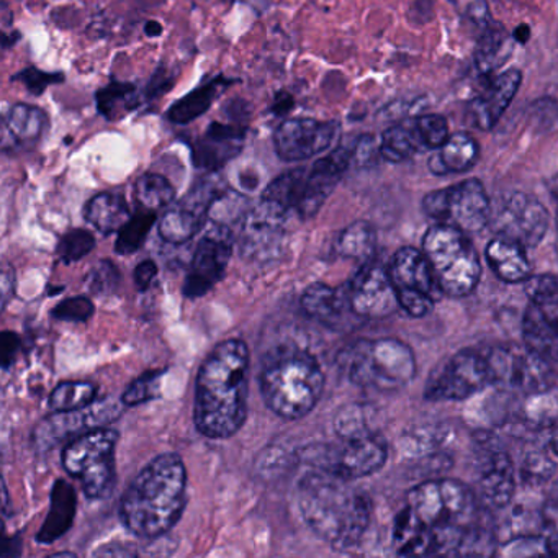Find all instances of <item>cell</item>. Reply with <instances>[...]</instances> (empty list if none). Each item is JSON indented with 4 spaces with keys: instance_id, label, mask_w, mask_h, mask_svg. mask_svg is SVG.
Here are the masks:
<instances>
[{
    "instance_id": "cell-37",
    "label": "cell",
    "mask_w": 558,
    "mask_h": 558,
    "mask_svg": "<svg viewBox=\"0 0 558 558\" xmlns=\"http://www.w3.org/2000/svg\"><path fill=\"white\" fill-rule=\"evenodd\" d=\"M377 233L368 221H354L339 233L336 251L349 259H367L374 254Z\"/></svg>"
},
{
    "instance_id": "cell-31",
    "label": "cell",
    "mask_w": 558,
    "mask_h": 558,
    "mask_svg": "<svg viewBox=\"0 0 558 558\" xmlns=\"http://www.w3.org/2000/svg\"><path fill=\"white\" fill-rule=\"evenodd\" d=\"M300 305L308 318L322 325L335 326L349 302L348 295H342L339 290L326 283H313L303 292Z\"/></svg>"
},
{
    "instance_id": "cell-18",
    "label": "cell",
    "mask_w": 558,
    "mask_h": 558,
    "mask_svg": "<svg viewBox=\"0 0 558 558\" xmlns=\"http://www.w3.org/2000/svg\"><path fill=\"white\" fill-rule=\"evenodd\" d=\"M341 125L336 120H286L274 133V148L286 162H300L328 151L338 140Z\"/></svg>"
},
{
    "instance_id": "cell-53",
    "label": "cell",
    "mask_w": 558,
    "mask_h": 558,
    "mask_svg": "<svg viewBox=\"0 0 558 558\" xmlns=\"http://www.w3.org/2000/svg\"><path fill=\"white\" fill-rule=\"evenodd\" d=\"M21 338L15 332L5 331L2 332V341H0V348H2V367L8 371L14 362L15 355L21 351Z\"/></svg>"
},
{
    "instance_id": "cell-30",
    "label": "cell",
    "mask_w": 558,
    "mask_h": 558,
    "mask_svg": "<svg viewBox=\"0 0 558 558\" xmlns=\"http://www.w3.org/2000/svg\"><path fill=\"white\" fill-rule=\"evenodd\" d=\"M233 83V80H225L223 76H220L210 81V83L204 84V86L182 97L178 102L172 104L171 109L166 113V119L174 125H187V123L201 119L211 109L221 90Z\"/></svg>"
},
{
    "instance_id": "cell-61",
    "label": "cell",
    "mask_w": 558,
    "mask_h": 558,
    "mask_svg": "<svg viewBox=\"0 0 558 558\" xmlns=\"http://www.w3.org/2000/svg\"><path fill=\"white\" fill-rule=\"evenodd\" d=\"M558 316V315H557Z\"/></svg>"
},
{
    "instance_id": "cell-14",
    "label": "cell",
    "mask_w": 558,
    "mask_h": 558,
    "mask_svg": "<svg viewBox=\"0 0 558 558\" xmlns=\"http://www.w3.org/2000/svg\"><path fill=\"white\" fill-rule=\"evenodd\" d=\"M489 223L498 236L509 238L529 250L538 246L544 240L550 225V215L532 195L509 192L501 197L495 211L492 208Z\"/></svg>"
},
{
    "instance_id": "cell-33",
    "label": "cell",
    "mask_w": 558,
    "mask_h": 558,
    "mask_svg": "<svg viewBox=\"0 0 558 558\" xmlns=\"http://www.w3.org/2000/svg\"><path fill=\"white\" fill-rule=\"evenodd\" d=\"M478 27L482 28V35L476 44L475 63L482 73L488 74L505 63V54L511 51V38L505 27L492 19Z\"/></svg>"
},
{
    "instance_id": "cell-34",
    "label": "cell",
    "mask_w": 558,
    "mask_h": 558,
    "mask_svg": "<svg viewBox=\"0 0 558 558\" xmlns=\"http://www.w3.org/2000/svg\"><path fill=\"white\" fill-rule=\"evenodd\" d=\"M97 110L109 122L125 119L132 110L138 109L140 96L132 83L113 81L96 94Z\"/></svg>"
},
{
    "instance_id": "cell-57",
    "label": "cell",
    "mask_w": 558,
    "mask_h": 558,
    "mask_svg": "<svg viewBox=\"0 0 558 558\" xmlns=\"http://www.w3.org/2000/svg\"><path fill=\"white\" fill-rule=\"evenodd\" d=\"M96 555H136L132 548H126V545H119V548L112 550V548H100L96 551Z\"/></svg>"
},
{
    "instance_id": "cell-35",
    "label": "cell",
    "mask_w": 558,
    "mask_h": 558,
    "mask_svg": "<svg viewBox=\"0 0 558 558\" xmlns=\"http://www.w3.org/2000/svg\"><path fill=\"white\" fill-rule=\"evenodd\" d=\"M306 174H308L306 168L283 172L267 185L266 191L263 192L264 201L274 202L287 211L299 210L305 194Z\"/></svg>"
},
{
    "instance_id": "cell-25",
    "label": "cell",
    "mask_w": 558,
    "mask_h": 558,
    "mask_svg": "<svg viewBox=\"0 0 558 558\" xmlns=\"http://www.w3.org/2000/svg\"><path fill=\"white\" fill-rule=\"evenodd\" d=\"M480 146L469 133H453L430 155L427 168L434 175L462 174L478 162Z\"/></svg>"
},
{
    "instance_id": "cell-27",
    "label": "cell",
    "mask_w": 558,
    "mask_h": 558,
    "mask_svg": "<svg viewBox=\"0 0 558 558\" xmlns=\"http://www.w3.org/2000/svg\"><path fill=\"white\" fill-rule=\"evenodd\" d=\"M522 339L529 351L558 361V316L531 303L522 318Z\"/></svg>"
},
{
    "instance_id": "cell-23",
    "label": "cell",
    "mask_w": 558,
    "mask_h": 558,
    "mask_svg": "<svg viewBox=\"0 0 558 558\" xmlns=\"http://www.w3.org/2000/svg\"><path fill=\"white\" fill-rule=\"evenodd\" d=\"M521 83V71H505L488 84L482 96L473 100L472 113L478 129L489 132L498 125L499 120L514 100Z\"/></svg>"
},
{
    "instance_id": "cell-39",
    "label": "cell",
    "mask_w": 558,
    "mask_h": 558,
    "mask_svg": "<svg viewBox=\"0 0 558 558\" xmlns=\"http://www.w3.org/2000/svg\"><path fill=\"white\" fill-rule=\"evenodd\" d=\"M96 397L97 387L90 381H63L51 391L48 404L53 413H60L89 407L96 401Z\"/></svg>"
},
{
    "instance_id": "cell-46",
    "label": "cell",
    "mask_w": 558,
    "mask_h": 558,
    "mask_svg": "<svg viewBox=\"0 0 558 558\" xmlns=\"http://www.w3.org/2000/svg\"><path fill=\"white\" fill-rule=\"evenodd\" d=\"M417 135L423 142L424 148L439 149L449 138V123L442 116L427 113L414 120Z\"/></svg>"
},
{
    "instance_id": "cell-59",
    "label": "cell",
    "mask_w": 558,
    "mask_h": 558,
    "mask_svg": "<svg viewBox=\"0 0 558 558\" xmlns=\"http://www.w3.org/2000/svg\"><path fill=\"white\" fill-rule=\"evenodd\" d=\"M551 194L555 195L558 202V175L554 179V184H551ZM557 228H558V205H557Z\"/></svg>"
},
{
    "instance_id": "cell-32",
    "label": "cell",
    "mask_w": 558,
    "mask_h": 558,
    "mask_svg": "<svg viewBox=\"0 0 558 558\" xmlns=\"http://www.w3.org/2000/svg\"><path fill=\"white\" fill-rule=\"evenodd\" d=\"M207 215L179 202L159 220V236L169 244H185L207 225Z\"/></svg>"
},
{
    "instance_id": "cell-52",
    "label": "cell",
    "mask_w": 558,
    "mask_h": 558,
    "mask_svg": "<svg viewBox=\"0 0 558 558\" xmlns=\"http://www.w3.org/2000/svg\"><path fill=\"white\" fill-rule=\"evenodd\" d=\"M538 450L554 463L555 466L558 465V426L557 427H547L544 429V436L538 440L537 446Z\"/></svg>"
},
{
    "instance_id": "cell-29",
    "label": "cell",
    "mask_w": 558,
    "mask_h": 558,
    "mask_svg": "<svg viewBox=\"0 0 558 558\" xmlns=\"http://www.w3.org/2000/svg\"><path fill=\"white\" fill-rule=\"evenodd\" d=\"M84 217L100 233L112 234L129 223L132 211L123 195L102 192L87 202Z\"/></svg>"
},
{
    "instance_id": "cell-7",
    "label": "cell",
    "mask_w": 558,
    "mask_h": 558,
    "mask_svg": "<svg viewBox=\"0 0 558 558\" xmlns=\"http://www.w3.org/2000/svg\"><path fill=\"white\" fill-rule=\"evenodd\" d=\"M423 251L440 292L460 299L476 289L482 264L466 233L449 225H434L424 234Z\"/></svg>"
},
{
    "instance_id": "cell-9",
    "label": "cell",
    "mask_w": 558,
    "mask_h": 558,
    "mask_svg": "<svg viewBox=\"0 0 558 558\" xmlns=\"http://www.w3.org/2000/svg\"><path fill=\"white\" fill-rule=\"evenodd\" d=\"M427 217L463 233L482 231L492 218V201L478 179H466L450 187L429 192L423 198Z\"/></svg>"
},
{
    "instance_id": "cell-5",
    "label": "cell",
    "mask_w": 558,
    "mask_h": 558,
    "mask_svg": "<svg viewBox=\"0 0 558 558\" xmlns=\"http://www.w3.org/2000/svg\"><path fill=\"white\" fill-rule=\"evenodd\" d=\"M259 387L274 414L283 420H300L318 404L325 390V374L312 352L283 344L264 357Z\"/></svg>"
},
{
    "instance_id": "cell-13",
    "label": "cell",
    "mask_w": 558,
    "mask_h": 558,
    "mask_svg": "<svg viewBox=\"0 0 558 558\" xmlns=\"http://www.w3.org/2000/svg\"><path fill=\"white\" fill-rule=\"evenodd\" d=\"M493 384L524 395L545 393L557 385L555 362L534 352L501 349L489 355Z\"/></svg>"
},
{
    "instance_id": "cell-11",
    "label": "cell",
    "mask_w": 558,
    "mask_h": 558,
    "mask_svg": "<svg viewBox=\"0 0 558 558\" xmlns=\"http://www.w3.org/2000/svg\"><path fill=\"white\" fill-rule=\"evenodd\" d=\"M492 384L489 359L473 349H463L433 372L424 398L427 401L469 400Z\"/></svg>"
},
{
    "instance_id": "cell-60",
    "label": "cell",
    "mask_w": 558,
    "mask_h": 558,
    "mask_svg": "<svg viewBox=\"0 0 558 558\" xmlns=\"http://www.w3.org/2000/svg\"><path fill=\"white\" fill-rule=\"evenodd\" d=\"M246 107H247V104H244V106H243V107H238V112H240V110L246 109ZM231 119H233V120H234V122H236V120H238V113H234V116H233V117H231Z\"/></svg>"
},
{
    "instance_id": "cell-48",
    "label": "cell",
    "mask_w": 558,
    "mask_h": 558,
    "mask_svg": "<svg viewBox=\"0 0 558 558\" xmlns=\"http://www.w3.org/2000/svg\"><path fill=\"white\" fill-rule=\"evenodd\" d=\"M120 282V272L110 260H100L87 277V289L97 295H107L116 290Z\"/></svg>"
},
{
    "instance_id": "cell-2",
    "label": "cell",
    "mask_w": 558,
    "mask_h": 558,
    "mask_svg": "<svg viewBox=\"0 0 558 558\" xmlns=\"http://www.w3.org/2000/svg\"><path fill=\"white\" fill-rule=\"evenodd\" d=\"M187 502V470L178 453L153 459L130 483L120 501V518L129 531L143 538L168 534Z\"/></svg>"
},
{
    "instance_id": "cell-15",
    "label": "cell",
    "mask_w": 558,
    "mask_h": 558,
    "mask_svg": "<svg viewBox=\"0 0 558 558\" xmlns=\"http://www.w3.org/2000/svg\"><path fill=\"white\" fill-rule=\"evenodd\" d=\"M122 404L113 400L94 401L80 410L51 414L35 429L32 437L35 449L48 452L64 440L71 442L90 430L109 426L122 413Z\"/></svg>"
},
{
    "instance_id": "cell-16",
    "label": "cell",
    "mask_w": 558,
    "mask_h": 558,
    "mask_svg": "<svg viewBox=\"0 0 558 558\" xmlns=\"http://www.w3.org/2000/svg\"><path fill=\"white\" fill-rule=\"evenodd\" d=\"M233 244L231 228L210 221V227L198 241L191 270L185 277L182 292L187 299H201L223 279L233 254Z\"/></svg>"
},
{
    "instance_id": "cell-47",
    "label": "cell",
    "mask_w": 558,
    "mask_h": 558,
    "mask_svg": "<svg viewBox=\"0 0 558 558\" xmlns=\"http://www.w3.org/2000/svg\"><path fill=\"white\" fill-rule=\"evenodd\" d=\"M64 81V74L61 73H45V71L37 70L31 66L22 70L21 73L12 76V83L24 84L25 89L34 96H41L48 87L53 84H61Z\"/></svg>"
},
{
    "instance_id": "cell-22",
    "label": "cell",
    "mask_w": 558,
    "mask_h": 558,
    "mask_svg": "<svg viewBox=\"0 0 558 558\" xmlns=\"http://www.w3.org/2000/svg\"><path fill=\"white\" fill-rule=\"evenodd\" d=\"M514 462L508 452L488 449L478 463V495L489 508L508 506L515 493Z\"/></svg>"
},
{
    "instance_id": "cell-12",
    "label": "cell",
    "mask_w": 558,
    "mask_h": 558,
    "mask_svg": "<svg viewBox=\"0 0 558 558\" xmlns=\"http://www.w3.org/2000/svg\"><path fill=\"white\" fill-rule=\"evenodd\" d=\"M388 272L397 289L400 306L408 315L421 318L433 310L434 290H439V286L424 251L401 247L395 253Z\"/></svg>"
},
{
    "instance_id": "cell-44",
    "label": "cell",
    "mask_w": 558,
    "mask_h": 558,
    "mask_svg": "<svg viewBox=\"0 0 558 558\" xmlns=\"http://www.w3.org/2000/svg\"><path fill=\"white\" fill-rule=\"evenodd\" d=\"M502 557H535V555H551L550 541L544 535H518L501 545L498 550Z\"/></svg>"
},
{
    "instance_id": "cell-1",
    "label": "cell",
    "mask_w": 558,
    "mask_h": 558,
    "mask_svg": "<svg viewBox=\"0 0 558 558\" xmlns=\"http://www.w3.org/2000/svg\"><path fill=\"white\" fill-rule=\"evenodd\" d=\"M250 349L241 339L218 344L195 380L194 423L210 439H228L246 423Z\"/></svg>"
},
{
    "instance_id": "cell-24",
    "label": "cell",
    "mask_w": 558,
    "mask_h": 558,
    "mask_svg": "<svg viewBox=\"0 0 558 558\" xmlns=\"http://www.w3.org/2000/svg\"><path fill=\"white\" fill-rule=\"evenodd\" d=\"M486 260L493 272L506 283H524L532 276L525 247L496 234L486 246Z\"/></svg>"
},
{
    "instance_id": "cell-8",
    "label": "cell",
    "mask_w": 558,
    "mask_h": 558,
    "mask_svg": "<svg viewBox=\"0 0 558 558\" xmlns=\"http://www.w3.org/2000/svg\"><path fill=\"white\" fill-rule=\"evenodd\" d=\"M119 433L112 427H99L64 447L61 462L64 470L80 480L87 498H106L116 486V447Z\"/></svg>"
},
{
    "instance_id": "cell-38",
    "label": "cell",
    "mask_w": 558,
    "mask_h": 558,
    "mask_svg": "<svg viewBox=\"0 0 558 558\" xmlns=\"http://www.w3.org/2000/svg\"><path fill=\"white\" fill-rule=\"evenodd\" d=\"M135 198L138 208L159 211L174 202L175 189L165 175L148 172L135 182Z\"/></svg>"
},
{
    "instance_id": "cell-3",
    "label": "cell",
    "mask_w": 558,
    "mask_h": 558,
    "mask_svg": "<svg viewBox=\"0 0 558 558\" xmlns=\"http://www.w3.org/2000/svg\"><path fill=\"white\" fill-rule=\"evenodd\" d=\"M300 511L308 527L332 548L348 550L364 537L371 524V499L349 488L345 480L326 472L303 476L299 486Z\"/></svg>"
},
{
    "instance_id": "cell-36",
    "label": "cell",
    "mask_w": 558,
    "mask_h": 558,
    "mask_svg": "<svg viewBox=\"0 0 558 558\" xmlns=\"http://www.w3.org/2000/svg\"><path fill=\"white\" fill-rule=\"evenodd\" d=\"M421 149H424V145L417 135L414 122L391 126L381 135L380 153L385 161L398 165L407 161Z\"/></svg>"
},
{
    "instance_id": "cell-6",
    "label": "cell",
    "mask_w": 558,
    "mask_h": 558,
    "mask_svg": "<svg viewBox=\"0 0 558 558\" xmlns=\"http://www.w3.org/2000/svg\"><path fill=\"white\" fill-rule=\"evenodd\" d=\"M339 364L352 384L374 390L403 388L416 375L413 349L400 339H362L349 345Z\"/></svg>"
},
{
    "instance_id": "cell-43",
    "label": "cell",
    "mask_w": 558,
    "mask_h": 558,
    "mask_svg": "<svg viewBox=\"0 0 558 558\" xmlns=\"http://www.w3.org/2000/svg\"><path fill=\"white\" fill-rule=\"evenodd\" d=\"M335 429L338 437L349 439V437L362 436V434L374 433L368 426L365 408L361 404H349L339 411L335 420Z\"/></svg>"
},
{
    "instance_id": "cell-50",
    "label": "cell",
    "mask_w": 558,
    "mask_h": 558,
    "mask_svg": "<svg viewBox=\"0 0 558 558\" xmlns=\"http://www.w3.org/2000/svg\"><path fill=\"white\" fill-rule=\"evenodd\" d=\"M381 158L380 143L372 135H364L357 140L352 148V162L359 168H372Z\"/></svg>"
},
{
    "instance_id": "cell-45",
    "label": "cell",
    "mask_w": 558,
    "mask_h": 558,
    "mask_svg": "<svg viewBox=\"0 0 558 558\" xmlns=\"http://www.w3.org/2000/svg\"><path fill=\"white\" fill-rule=\"evenodd\" d=\"M94 246H96L94 234L83 228H77L61 238L60 244H58V254L64 263H76L87 256Z\"/></svg>"
},
{
    "instance_id": "cell-19",
    "label": "cell",
    "mask_w": 558,
    "mask_h": 558,
    "mask_svg": "<svg viewBox=\"0 0 558 558\" xmlns=\"http://www.w3.org/2000/svg\"><path fill=\"white\" fill-rule=\"evenodd\" d=\"M345 295L349 308L359 318H387L401 308L390 272L377 264L362 267L349 283Z\"/></svg>"
},
{
    "instance_id": "cell-26",
    "label": "cell",
    "mask_w": 558,
    "mask_h": 558,
    "mask_svg": "<svg viewBox=\"0 0 558 558\" xmlns=\"http://www.w3.org/2000/svg\"><path fill=\"white\" fill-rule=\"evenodd\" d=\"M77 511L76 489L66 480H57L51 489L50 511L47 519L37 534V542L40 544H53L58 538L63 537L71 525Z\"/></svg>"
},
{
    "instance_id": "cell-49",
    "label": "cell",
    "mask_w": 558,
    "mask_h": 558,
    "mask_svg": "<svg viewBox=\"0 0 558 558\" xmlns=\"http://www.w3.org/2000/svg\"><path fill=\"white\" fill-rule=\"evenodd\" d=\"M93 315L94 305L87 296H73V299L63 300L53 310L54 318L68 323H84Z\"/></svg>"
},
{
    "instance_id": "cell-41",
    "label": "cell",
    "mask_w": 558,
    "mask_h": 558,
    "mask_svg": "<svg viewBox=\"0 0 558 558\" xmlns=\"http://www.w3.org/2000/svg\"><path fill=\"white\" fill-rule=\"evenodd\" d=\"M525 293L532 305L558 315V277L550 274L531 276L525 280Z\"/></svg>"
},
{
    "instance_id": "cell-54",
    "label": "cell",
    "mask_w": 558,
    "mask_h": 558,
    "mask_svg": "<svg viewBox=\"0 0 558 558\" xmlns=\"http://www.w3.org/2000/svg\"><path fill=\"white\" fill-rule=\"evenodd\" d=\"M158 276V266L153 260L138 264L135 269V283L140 290H146Z\"/></svg>"
},
{
    "instance_id": "cell-21",
    "label": "cell",
    "mask_w": 558,
    "mask_h": 558,
    "mask_svg": "<svg viewBox=\"0 0 558 558\" xmlns=\"http://www.w3.org/2000/svg\"><path fill=\"white\" fill-rule=\"evenodd\" d=\"M247 129L240 123L211 122L192 148L194 166L202 171L218 172L244 148Z\"/></svg>"
},
{
    "instance_id": "cell-58",
    "label": "cell",
    "mask_w": 558,
    "mask_h": 558,
    "mask_svg": "<svg viewBox=\"0 0 558 558\" xmlns=\"http://www.w3.org/2000/svg\"><path fill=\"white\" fill-rule=\"evenodd\" d=\"M145 34L148 35L149 38L159 37L162 34V25L156 21H149L148 24L145 25Z\"/></svg>"
},
{
    "instance_id": "cell-17",
    "label": "cell",
    "mask_w": 558,
    "mask_h": 558,
    "mask_svg": "<svg viewBox=\"0 0 558 558\" xmlns=\"http://www.w3.org/2000/svg\"><path fill=\"white\" fill-rule=\"evenodd\" d=\"M287 215L280 205L260 198V204L251 208L241 227V254L254 263H269L282 251L286 240Z\"/></svg>"
},
{
    "instance_id": "cell-40",
    "label": "cell",
    "mask_w": 558,
    "mask_h": 558,
    "mask_svg": "<svg viewBox=\"0 0 558 558\" xmlns=\"http://www.w3.org/2000/svg\"><path fill=\"white\" fill-rule=\"evenodd\" d=\"M156 220H158L156 211L138 208V211L130 218L129 223L119 231V240L116 244L117 253L122 254V256L136 253L145 243L149 231L155 227Z\"/></svg>"
},
{
    "instance_id": "cell-4",
    "label": "cell",
    "mask_w": 558,
    "mask_h": 558,
    "mask_svg": "<svg viewBox=\"0 0 558 558\" xmlns=\"http://www.w3.org/2000/svg\"><path fill=\"white\" fill-rule=\"evenodd\" d=\"M408 518L433 532L436 555L459 554L478 514L475 493L457 480H427L408 493Z\"/></svg>"
},
{
    "instance_id": "cell-42",
    "label": "cell",
    "mask_w": 558,
    "mask_h": 558,
    "mask_svg": "<svg viewBox=\"0 0 558 558\" xmlns=\"http://www.w3.org/2000/svg\"><path fill=\"white\" fill-rule=\"evenodd\" d=\"M162 377H165V372L159 371L146 372V374L140 375L122 395V403L125 407H138V404L155 400L161 391Z\"/></svg>"
},
{
    "instance_id": "cell-55",
    "label": "cell",
    "mask_w": 558,
    "mask_h": 558,
    "mask_svg": "<svg viewBox=\"0 0 558 558\" xmlns=\"http://www.w3.org/2000/svg\"><path fill=\"white\" fill-rule=\"evenodd\" d=\"M293 109V97L290 94H279L276 102H274L272 110L276 116H287Z\"/></svg>"
},
{
    "instance_id": "cell-56",
    "label": "cell",
    "mask_w": 558,
    "mask_h": 558,
    "mask_svg": "<svg viewBox=\"0 0 558 558\" xmlns=\"http://www.w3.org/2000/svg\"><path fill=\"white\" fill-rule=\"evenodd\" d=\"M15 283V276L14 272H12L11 269L4 270V276H2V296H4V303H2V306H8L9 299L12 296V292H9V290L14 289Z\"/></svg>"
},
{
    "instance_id": "cell-20",
    "label": "cell",
    "mask_w": 558,
    "mask_h": 558,
    "mask_svg": "<svg viewBox=\"0 0 558 558\" xmlns=\"http://www.w3.org/2000/svg\"><path fill=\"white\" fill-rule=\"evenodd\" d=\"M352 165V149L345 146H338L325 158L318 159L306 174L305 194L300 204L299 214L303 220H310L322 210L329 195L338 187L341 179L344 178Z\"/></svg>"
},
{
    "instance_id": "cell-10",
    "label": "cell",
    "mask_w": 558,
    "mask_h": 558,
    "mask_svg": "<svg viewBox=\"0 0 558 558\" xmlns=\"http://www.w3.org/2000/svg\"><path fill=\"white\" fill-rule=\"evenodd\" d=\"M306 456L322 472L351 482L378 472L387 462L388 449L384 437L374 430L349 439L339 437V442L313 447Z\"/></svg>"
},
{
    "instance_id": "cell-28",
    "label": "cell",
    "mask_w": 558,
    "mask_h": 558,
    "mask_svg": "<svg viewBox=\"0 0 558 558\" xmlns=\"http://www.w3.org/2000/svg\"><path fill=\"white\" fill-rule=\"evenodd\" d=\"M50 129V119L40 107L31 104H15L4 119L5 140L15 146L32 148L38 145Z\"/></svg>"
},
{
    "instance_id": "cell-51",
    "label": "cell",
    "mask_w": 558,
    "mask_h": 558,
    "mask_svg": "<svg viewBox=\"0 0 558 558\" xmlns=\"http://www.w3.org/2000/svg\"><path fill=\"white\" fill-rule=\"evenodd\" d=\"M175 83V74H172V71L166 66H159L156 70V73L153 74L151 81L148 83V87H146V99L151 102V100L159 99V97L165 96Z\"/></svg>"
}]
</instances>
